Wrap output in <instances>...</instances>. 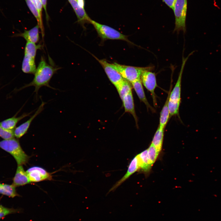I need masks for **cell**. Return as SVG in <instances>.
Instances as JSON below:
<instances>
[{
	"label": "cell",
	"instance_id": "277c9868",
	"mask_svg": "<svg viewBox=\"0 0 221 221\" xmlns=\"http://www.w3.org/2000/svg\"><path fill=\"white\" fill-rule=\"evenodd\" d=\"M42 45L27 42L24 50V56L22 63L21 69L25 73L34 74L37 68L35 57L37 51L40 49Z\"/></svg>",
	"mask_w": 221,
	"mask_h": 221
},
{
	"label": "cell",
	"instance_id": "5b68a950",
	"mask_svg": "<svg viewBox=\"0 0 221 221\" xmlns=\"http://www.w3.org/2000/svg\"><path fill=\"white\" fill-rule=\"evenodd\" d=\"M112 64L124 79L131 83L141 79L142 75L144 71H151L154 69V67L152 66L137 67L122 65L116 62Z\"/></svg>",
	"mask_w": 221,
	"mask_h": 221
},
{
	"label": "cell",
	"instance_id": "4dcf8cb0",
	"mask_svg": "<svg viewBox=\"0 0 221 221\" xmlns=\"http://www.w3.org/2000/svg\"><path fill=\"white\" fill-rule=\"evenodd\" d=\"M79 5L82 8H84V0H77Z\"/></svg>",
	"mask_w": 221,
	"mask_h": 221
},
{
	"label": "cell",
	"instance_id": "83f0119b",
	"mask_svg": "<svg viewBox=\"0 0 221 221\" xmlns=\"http://www.w3.org/2000/svg\"><path fill=\"white\" fill-rule=\"evenodd\" d=\"M33 3L37 11L40 16L42 17V9L43 8L42 5L41 0H31Z\"/></svg>",
	"mask_w": 221,
	"mask_h": 221
},
{
	"label": "cell",
	"instance_id": "52a82bcc",
	"mask_svg": "<svg viewBox=\"0 0 221 221\" xmlns=\"http://www.w3.org/2000/svg\"><path fill=\"white\" fill-rule=\"evenodd\" d=\"M187 8V0H176L173 10L175 17L174 32L182 31L185 32Z\"/></svg>",
	"mask_w": 221,
	"mask_h": 221
},
{
	"label": "cell",
	"instance_id": "9c48e42d",
	"mask_svg": "<svg viewBox=\"0 0 221 221\" xmlns=\"http://www.w3.org/2000/svg\"><path fill=\"white\" fill-rule=\"evenodd\" d=\"M30 182H37L52 179L51 174L38 166L31 167L26 171Z\"/></svg>",
	"mask_w": 221,
	"mask_h": 221
},
{
	"label": "cell",
	"instance_id": "4316f807",
	"mask_svg": "<svg viewBox=\"0 0 221 221\" xmlns=\"http://www.w3.org/2000/svg\"><path fill=\"white\" fill-rule=\"evenodd\" d=\"M0 137L4 140L14 138V130H6L2 127L0 125Z\"/></svg>",
	"mask_w": 221,
	"mask_h": 221
},
{
	"label": "cell",
	"instance_id": "6da1fadb",
	"mask_svg": "<svg viewBox=\"0 0 221 221\" xmlns=\"http://www.w3.org/2000/svg\"><path fill=\"white\" fill-rule=\"evenodd\" d=\"M61 68L55 66L52 64H49L47 63L44 57L41 56L34 74L33 80L30 83L23 86L20 89L30 86L34 87L35 99L37 100L38 91L41 87L46 86L56 90L49 85V82L53 75Z\"/></svg>",
	"mask_w": 221,
	"mask_h": 221
},
{
	"label": "cell",
	"instance_id": "d4e9b609",
	"mask_svg": "<svg viewBox=\"0 0 221 221\" xmlns=\"http://www.w3.org/2000/svg\"><path fill=\"white\" fill-rule=\"evenodd\" d=\"M160 152L152 144L147 149L149 161L151 167L156 160Z\"/></svg>",
	"mask_w": 221,
	"mask_h": 221
},
{
	"label": "cell",
	"instance_id": "30bf717a",
	"mask_svg": "<svg viewBox=\"0 0 221 221\" xmlns=\"http://www.w3.org/2000/svg\"><path fill=\"white\" fill-rule=\"evenodd\" d=\"M103 68L109 79L115 87L119 84L123 79L121 74L106 59H99L94 56Z\"/></svg>",
	"mask_w": 221,
	"mask_h": 221
},
{
	"label": "cell",
	"instance_id": "f1b7e54d",
	"mask_svg": "<svg viewBox=\"0 0 221 221\" xmlns=\"http://www.w3.org/2000/svg\"><path fill=\"white\" fill-rule=\"evenodd\" d=\"M168 6L173 10L176 0H162Z\"/></svg>",
	"mask_w": 221,
	"mask_h": 221
},
{
	"label": "cell",
	"instance_id": "3957f363",
	"mask_svg": "<svg viewBox=\"0 0 221 221\" xmlns=\"http://www.w3.org/2000/svg\"><path fill=\"white\" fill-rule=\"evenodd\" d=\"M0 148L14 157L17 165H25L29 161V157L23 150L19 141L14 138L0 141Z\"/></svg>",
	"mask_w": 221,
	"mask_h": 221
},
{
	"label": "cell",
	"instance_id": "603a6c76",
	"mask_svg": "<svg viewBox=\"0 0 221 221\" xmlns=\"http://www.w3.org/2000/svg\"><path fill=\"white\" fill-rule=\"evenodd\" d=\"M164 129L158 127L152 140V144L160 152L161 150L164 136Z\"/></svg>",
	"mask_w": 221,
	"mask_h": 221
},
{
	"label": "cell",
	"instance_id": "484cf974",
	"mask_svg": "<svg viewBox=\"0 0 221 221\" xmlns=\"http://www.w3.org/2000/svg\"><path fill=\"white\" fill-rule=\"evenodd\" d=\"M21 211V209L9 208L0 204V219L8 215L19 213Z\"/></svg>",
	"mask_w": 221,
	"mask_h": 221
},
{
	"label": "cell",
	"instance_id": "ba28073f",
	"mask_svg": "<svg viewBox=\"0 0 221 221\" xmlns=\"http://www.w3.org/2000/svg\"><path fill=\"white\" fill-rule=\"evenodd\" d=\"M141 79L144 86L151 93L154 105L157 107V103L155 90L157 84L155 74L151 71H145L142 73Z\"/></svg>",
	"mask_w": 221,
	"mask_h": 221
},
{
	"label": "cell",
	"instance_id": "8992f818",
	"mask_svg": "<svg viewBox=\"0 0 221 221\" xmlns=\"http://www.w3.org/2000/svg\"><path fill=\"white\" fill-rule=\"evenodd\" d=\"M90 24L93 25L98 36L103 41L107 40H121L133 44L128 39L127 36L110 27L100 24L92 19Z\"/></svg>",
	"mask_w": 221,
	"mask_h": 221
},
{
	"label": "cell",
	"instance_id": "5bb4252c",
	"mask_svg": "<svg viewBox=\"0 0 221 221\" xmlns=\"http://www.w3.org/2000/svg\"><path fill=\"white\" fill-rule=\"evenodd\" d=\"M30 183L27 173L24 170L22 165H17L13 179L12 184L16 187L24 185Z\"/></svg>",
	"mask_w": 221,
	"mask_h": 221
},
{
	"label": "cell",
	"instance_id": "cb8c5ba5",
	"mask_svg": "<svg viewBox=\"0 0 221 221\" xmlns=\"http://www.w3.org/2000/svg\"><path fill=\"white\" fill-rule=\"evenodd\" d=\"M115 87L122 100L126 95L132 91L130 82L124 79Z\"/></svg>",
	"mask_w": 221,
	"mask_h": 221
},
{
	"label": "cell",
	"instance_id": "7a4b0ae2",
	"mask_svg": "<svg viewBox=\"0 0 221 221\" xmlns=\"http://www.w3.org/2000/svg\"><path fill=\"white\" fill-rule=\"evenodd\" d=\"M194 52H192L186 57L183 56L178 78L175 85L171 92H170L168 101V106L170 116L178 115L181 101L180 95L182 75L185 64L189 57Z\"/></svg>",
	"mask_w": 221,
	"mask_h": 221
},
{
	"label": "cell",
	"instance_id": "44dd1931",
	"mask_svg": "<svg viewBox=\"0 0 221 221\" xmlns=\"http://www.w3.org/2000/svg\"><path fill=\"white\" fill-rule=\"evenodd\" d=\"M139 169L145 172H149L151 166L149 164L147 155V149L138 154Z\"/></svg>",
	"mask_w": 221,
	"mask_h": 221
},
{
	"label": "cell",
	"instance_id": "f546056e",
	"mask_svg": "<svg viewBox=\"0 0 221 221\" xmlns=\"http://www.w3.org/2000/svg\"><path fill=\"white\" fill-rule=\"evenodd\" d=\"M41 0V3H42V5L43 7L44 8V9L45 10V12L46 19L48 21V20L49 17H48V13L47 12V11L46 6H47V0Z\"/></svg>",
	"mask_w": 221,
	"mask_h": 221
},
{
	"label": "cell",
	"instance_id": "d6986e66",
	"mask_svg": "<svg viewBox=\"0 0 221 221\" xmlns=\"http://www.w3.org/2000/svg\"><path fill=\"white\" fill-rule=\"evenodd\" d=\"M25 1L30 11L36 19L43 40L45 36V31L42 17L39 15L37 9L31 0H25Z\"/></svg>",
	"mask_w": 221,
	"mask_h": 221
},
{
	"label": "cell",
	"instance_id": "7c38bea8",
	"mask_svg": "<svg viewBox=\"0 0 221 221\" xmlns=\"http://www.w3.org/2000/svg\"><path fill=\"white\" fill-rule=\"evenodd\" d=\"M73 9L77 16L78 22L83 28H85L84 25L90 23L91 20L89 17L84 8L80 6L77 0H68Z\"/></svg>",
	"mask_w": 221,
	"mask_h": 221
},
{
	"label": "cell",
	"instance_id": "8fae6325",
	"mask_svg": "<svg viewBox=\"0 0 221 221\" xmlns=\"http://www.w3.org/2000/svg\"><path fill=\"white\" fill-rule=\"evenodd\" d=\"M46 103L41 101L40 105L35 113L27 121L23 123L14 130V134L15 137L20 138L24 135L27 132L31 122L33 119L44 109V107Z\"/></svg>",
	"mask_w": 221,
	"mask_h": 221
},
{
	"label": "cell",
	"instance_id": "ffe728a7",
	"mask_svg": "<svg viewBox=\"0 0 221 221\" xmlns=\"http://www.w3.org/2000/svg\"><path fill=\"white\" fill-rule=\"evenodd\" d=\"M170 92V91H169L166 100L160 114V123L159 127L162 129H164L170 117L168 101Z\"/></svg>",
	"mask_w": 221,
	"mask_h": 221
},
{
	"label": "cell",
	"instance_id": "4fadbf2b",
	"mask_svg": "<svg viewBox=\"0 0 221 221\" xmlns=\"http://www.w3.org/2000/svg\"><path fill=\"white\" fill-rule=\"evenodd\" d=\"M139 169V166L138 159L137 155L130 161L128 166L127 171L125 174L110 189L109 192L116 189L131 175L136 172Z\"/></svg>",
	"mask_w": 221,
	"mask_h": 221
},
{
	"label": "cell",
	"instance_id": "9a60e30c",
	"mask_svg": "<svg viewBox=\"0 0 221 221\" xmlns=\"http://www.w3.org/2000/svg\"><path fill=\"white\" fill-rule=\"evenodd\" d=\"M39 29V26L37 24L31 29L29 30H25L23 33L17 34L16 36L23 37L27 42L36 44L40 39Z\"/></svg>",
	"mask_w": 221,
	"mask_h": 221
},
{
	"label": "cell",
	"instance_id": "e0dca14e",
	"mask_svg": "<svg viewBox=\"0 0 221 221\" xmlns=\"http://www.w3.org/2000/svg\"><path fill=\"white\" fill-rule=\"evenodd\" d=\"M33 111L29 113H24L18 117H13L0 122V125L3 128L8 130H13L17 124L21 119L29 116Z\"/></svg>",
	"mask_w": 221,
	"mask_h": 221
},
{
	"label": "cell",
	"instance_id": "ac0fdd59",
	"mask_svg": "<svg viewBox=\"0 0 221 221\" xmlns=\"http://www.w3.org/2000/svg\"><path fill=\"white\" fill-rule=\"evenodd\" d=\"M122 100L125 112H129L132 114L135 120L136 125L138 127V120L135 112L132 91L126 95Z\"/></svg>",
	"mask_w": 221,
	"mask_h": 221
},
{
	"label": "cell",
	"instance_id": "1f68e13d",
	"mask_svg": "<svg viewBox=\"0 0 221 221\" xmlns=\"http://www.w3.org/2000/svg\"></svg>",
	"mask_w": 221,
	"mask_h": 221
},
{
	"label": "cell",
	"instance_id": "7402d4cb",
	"mask_svg": "<svg viewBox=\"0 0 221 221\" xmlns=\"http://www.w3.org/2000/svg\"><path fill=\"white\" fill-rule=\"evenodd\" d=\"M0 194L11 198L19 196L16 192V187L13 184H0Z\"/></svg>",
	"mask_w": 221,
	"mask_h": 221
},
{
	"label": "cell",
	"instance_id": "2e32d148",
	"mask_svg": "<svg viewBox=\"0 0 221 221\" xmlns=\"http://www.w3.org/2000/svg\"><path fill=\"white\" fill-rule=\"evenodd\" d=\"M131 83L140 100L145 103L148 109H150L152 112L154 111V109L149 104L145 96L141 79Z\"/></svg>",
	"mask_w": 221,
	"mask_h": 221
}]
</instances>
